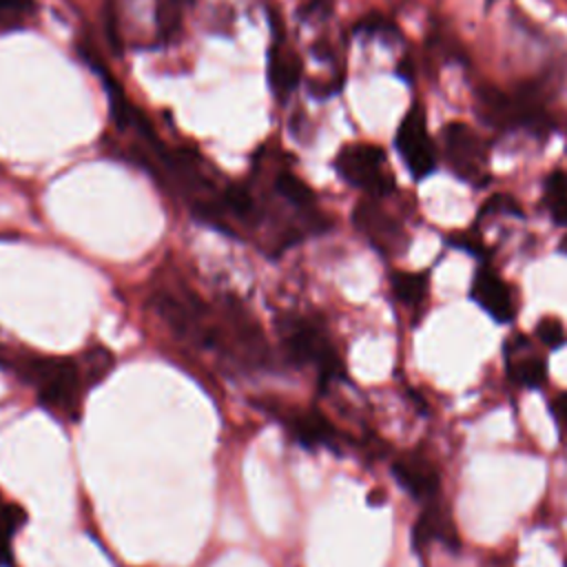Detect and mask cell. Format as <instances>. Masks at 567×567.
<instances>
[{"label":"cell","instance_id":"e0dca14e","mask_svg":"<svg viewBox=\"0 0 567 567\" xmlns=\"http://www.w3.org/2000/svg\"><path fill=\"white\" fill-rule=\"evenodd\" d=\"M509 377L516 385L540 388L547 377V370H545L543 359H523V361L509 363Z\"/></svg>","mask_w":567,"mask_h":567},{"label":"cell","instance_id":"52a82bcc","mask_svg":"<svg viewBox=\"0 0 567 567\" xmlns=\"http://www.w3.org/2000/svg\"><path fill=\"white\" fill-rule=\"evenodd\" d=\"M270 412L279 419V423L288 430V434L301 447H306V450H317V447L339 450V432L319 410L272 405Z\"/></svg>","mask_w":567,"mask_h":567},{"label":"cell","instance_id":"9a60e30c","mask_svg":"<svg viewBox=\"0 0 567 567\" xmlns=\"http://www.w3.org/2000/svg\"><path fill=\"white\" fill-rule=\"evenodd\" d=\"M392 290L401 303L416 306L427 295V272H394Z\"/></svg>","mask_w":567,"mask_h":567},{"label":"cell","instance_id":"3957f363","mask_svg":"<svg viewBox=\"0 0 567 567\" xmlns=\"http://www.w3.org/2000/svg\"><path fill=\"white\" fill-rule=\"evenodd\" d=\"M277 337L288 361L299 368H315L323 385L343 374V363L326 328L317 319L281 312L277 317Z\"/></svg>","mask_w":567,"mask_h":567},{"label":"cell","instance_id":"30bf717a","mask_svg":"<svg viewBox=\"0 0 567 567\" xmlns=\"http://www.w3.org/2000/svg\"><path fill=\"white\" fill-rule=\"evenodd\" d=\"M392 474L403 489L416 498H434L439 494V472L434 465L419 454H403L392 463Z\"/></svg>","mask_w":567,"mask_h":567},{"label":"cell","instance_id":"ffe728a7","mask_svg":"<svg viewBox=\"0 0 567 567\" xmlns=\"http://www.w3.org/2000/svg\"><path fill=\"white\" fill-rule=\"evenodd\" d=\"M357 29H359V31H365V33H370V35H383V33H394V35H396V27H394L388 18H383V16H379V13L365 16Z\"/></svg>","mask_w":567,"mask_h":567},{"label":"cell","instance_id":"603a6c76","mask_svg":"<svg viewBox=\"0 0 567 567\" xmlns=\"http://www.w3.org/2000/svg\"><path fill=\"white\" fill-rule=\"evenodd\" d=\"M565 567H567V560H565Z\"/></svg>","mask_w":567,"mask_h":567},{"label":"cell","instance_id":"7402d4cb","mask_svg":"<svg viewBox=\"0 0 567 567\" xmlns=\"http://www.w3.org/2000/svg\"><path fill=\"white\" fill-rule=\"evenodd\" d=\"M368 501H370L372 505H381V503L385 501V494H383V492H372V494L368 496Z\"/></svg>","mask_w":567,"mask_h":567},{"label":"cell","instance_id":"277c9868","mask_svg":"<svg viewBox=\"0 0 567 567\" xmlns=\"http://www.w3.org/2000/svg\"><path fill=\"white\" fill-rule=\"evenodd\" d=\"M337 173L368 197H383L394 190V177L385 166V151L368 142L343 146L334 157Z\"/></svg>","mask_w":567,"mask_h":567},{"label":"cell","instance_id":"4fadbf2b","mask_svg":"<svg viewBox=\"0 0 567 567\" xmlns=\"http://www.w3.org/2000/svg\"><path fill=\"white\" fill-rule=\"evenodd\" d=\"M27 523V512L18 503H9L0 496V567H16L13 536Z\"/></svg>","mask_w":567,"mask_h":567},{"label":"cell","instance_id":"7c38bea8","mask_svg":"<svg viewBox=\"0 0 567 567\" xmlns=\"http://www.w3.org/2000/svg\"><path fill=\"white\" fill-rule=\"evenodd\" d=\"M436 538H443L445 543H450L454 549L458 547V540H456V532L452 527V520L447 516V512L439 505H427L421 516L416 518L414 527H412V545L414 549L421 554L430 547L432 540Z\"/></svg>","mask_w":567,"mask_h":567},{"label":"cell","instance_id":"ac0fdd59","mask_svg":"<svg viewBox=\"0 0 567 567\" xmlns=\"http://www.w3.org/2000/svg\"><path fill=\"white\" fill-rule=\"evenodd\" d=\"M35 11L33 0H0V24L18 27Z\"/></svg>","mask_w":567,"mask_h":567},{"label":"cell","instance_id":"7a4b0ae2","mask_svg":"<svg viewBox=\"0 0 567 567\" xmlns=\"http://www.w3.org/2000/svg\"><path fill=\"white\" fill-rule=\"evenodd\" d=\"M476 115L501 131H527L534 135H547L551 120L543 106V89L536 82L520 84L514 93H505L496 86L476 89Z\"/></svg>","mask_w":567,"mask_h":567},{"label":"cell","instance_id":"ba28073f","mask_svg":"<svg viewBox=\"0 0 567 567\" xmlns=\"http://www.w3.org/2000/svg\"><path fill=\"white\" fill-rule=\"evenodd\" d=\"M357 230L381 252H396L405 244L403 226L377 202V197L361 199L352 210Z\"/></svg>","mask_w":567,"mask_h":567},{"label":"cell","instance_id":"8992f818","mask_svg":"<svg viewBox=\"0 0 567 567\" xmlns=\"http://www.w3.org/2000/svg\"><path fill=\"white\" fill-rule=\"evenodd\" d=\"M396 151L414 179H423L436 168V148L430 140L425 113L419 104H414L399 124Z\"/></svg>","mask_w":567,"mask_h":567},{"label":"cell","instance_id":"9c48e42d","mask_svg":"<svg viewBox=\"0 0 567 567\" xmlns=\"http://www.w3.org/2000/svg\"><path fill=\"white\" fill-rule=\"evenodd\" d=\"M474 301L498 323H509L516 317V306L509 286L489 268H481L472 284Z\"/></svg>","mask_w":567,"mask_h":567},{"label":"cell","instance_id":"2e32d148","mask_svg":"<svg viewBox=\"0 0 567 567\" xmlns=\"http://www.w3.org/2000/svg\"><path fill=\"white\" fill-rule=\"evenodd\" d=\"M193 0H159L157 2V35L162 40H171L173 35H177L179 27H182V18L184 11L190 7Z\"/></svg>","mask_w":567,"mask_h":567},{"label":"cell","instance_id":"8fae6325","mask_svg":"<svg viewBox=\"0 0 567 567\" xmlns=\"http://www.w3.org/2000/svg\"><path fill=\"white\" fill-rule=\"evenodd\" d=\"M301 60L284 40L281 33H277L270 53H268V82L272 93L279 100H286L301 80Z\"/></svg>","mask_w":567,"mask_h":567},{"label":"cell","instance_id":"5bb4252c","mask_svg":"<svg viewBox=\"0 0 567 567\" xmlns=\"http://www.w3.org/2000/svg\"><path fill=\"white\" fill-rule=\"evenodd\" d=\"M545 204L558 226H567V173L554 171L545 179Z\"/></svg>","mask_w":567,"mask_h":567},{"label":"cell","instance_id":"6da1fadb","mask_svg":"<svg viewBox=\"0 0 567 567\" xmlns=\"http://www.w3.org/2000/svg\"><path fill=\"white\" fill-rule=\"evenodd\" d=\"M0 363L29 383L44 408L75 421L84 394L113 370L115 357L104 346H91L78 357L18 350L0 354Z\"/></svg>","mask_w":567,"mask_h":567},{"label":"cell","instance_id":"44dd1931","mask_svg":"<svg viewBox=\"0 0 567 567\" xmlns=\"http://www.w3.org/2000/svg\"><path fill=\"white\" fill-rule=\"evenodd\" d=\"M485 213H509V215H520V208L516 204V199H512L509 195H496L492 199H487V204L483 206V215Z\"/></svg>","mask_w":567,"mask_h":567},{"label":"cell","instance_id":"d6986e66","mask_svg":"<svg viewBox=\"0 0 567 567\" xmlns=\"http://www.w3.org/2000/svg\"><path fill=\"white\" fill-rule=\"evenodd\" d=\"M536 334L547 348H558L565 341V328L556 317H543L536 326Z\"/></svg>","mask_w":567,"mask_h":567},{"label":"cell","instance_id":"5b68a950","mask_svg":"<svg viewBox=\"0 0 567 567\" xmlns=\"http://www.w3.org/2000/svg\"><path fill=\"white\" fill-rule=\"evenodd\" d=\"M447 166L470 184L487 182V146L465 122H450L441 131Z\"/></svg>","mask_w":567,"mask_h":567}]
</instances>
